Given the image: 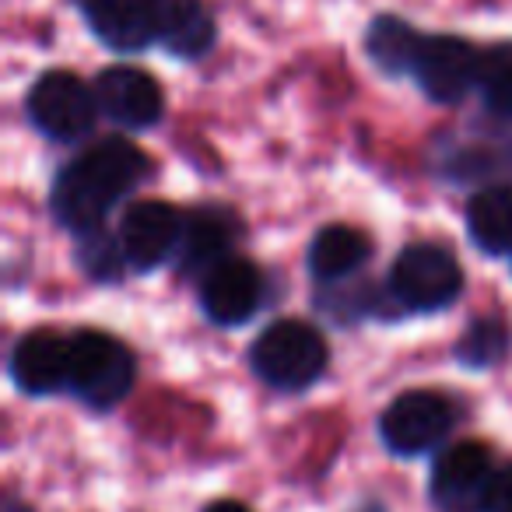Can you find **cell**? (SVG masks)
Here are the masks:
<instances>
[{
    "mask_svg": "<svg viewBox=\"0 0 512 512\" xmlns=\"http://www.w3.org/2000/svg\"><path fill=\"white\" fill-rule=\"evenodd\" d=\"M148 169V155L123 137H106V141L92 144L85 155L64 165L60 176L53 179V218L64 228H71L74 235L95 232V228H102L109 207L127 197L148 176Z\"/></svg>",
    "mask_w": 512,
    "mask_h": 512,
    "instance_id": "6da1fadb",
    "label": "cell"
},
{
    "mask_svg": "<svg viewBox=\"0 0 512 512\" xmlns=\"http://www.w3.org/2000/svg\"><path fill=\"white\" fill-rule=\"evenodd\" d=\"M249 369L274 390H309L327 369V341L309 323L281 320L253 341Z\"/></svg>",
    "mask_w": 512,
    "mask_h": 512,
    "instance_id": "7a4b0ae2",
    "label": "cell"
},
{
    "mask_svg": "<svg viewBox=\"0 0 512 512\" xmlns=\"http://www.w3.org/2000/svg\"><path fill=\"white\" fill-rule=\"evenodd\" d=\"M134 386V355L102 330H78L67 358V390L92 411L116 407Z\"/></svg>",
    "mask_w": 512,
    "mask_h": 512,
    "instance_id": "3957f363",
    "label": "cell"
},
{
    "mask_svg": "<svg viewBox=\"0 0 512 512\" xmlns=\"http://www.w3.org/2000/svg\"><path fill=\"white\" fill-rule=\"evenodd\" d=\"M386 288L407 313H439L449 302H456L463 271L453 249H446L442 242H414L393 260Z\"/></svg>",
    "mask_w": 512,
    "mask_h": 512,
    "instance_id": "277c9868",
    "label": "cell"
},
{
    "mask_svg": "<svg viewBox=\"0 0 512 512\" xmlns=\"http://www.w3.org/2000/svg\"><path fill=\"white\" fill-rule=\"evenodd\" d=\"M29 120L43 137L57 144H78L95 130L99 120V99L95 88H88L78 74L71 71H50L36 81L29 92Z\"/></svg>",
    "mask_w": 512,
    "mask_h": 512,
    "instance_id": "5b68a950",
    "label": "cell"
},
{
    "mask_svg": "<svg viewBox=\"0 0 512 512\" xmlns=\"http://www.w3.org/2000/svg\"><path fill=\"white\" fill-rule=\"evenodd\" d=\"M498 467L484 442H456L432 467V502L439 512H488Z\"/></svg>",
    "mask_w": 512,
    "mask_h": 512,
    "instance_id": "8992f818",
    "label": "cell"
},
{
    "mask_svg": "<svg viewBox=\"0 0 512 512\" xmlns=\"http://www.w3.org/2000/svg\"><path fill=\"white\" fill-rule=\"evenodd\" d=\"M456 425V407L435 390H407L379 418V435L397 456H421L439 449Z\"/></svg>",
    "mask_w": 512,
    "mask_h": 512,
    "instance_id": "52a82bcc",
    "label": "cell"
},
{
    "mask_svg": "<svg viewBox=\"0 0 512 512\" xmlns=\"http://www.w3.org/2000/svg\"><path fill=\"white\" fill-rule=\"evenodd\" d=\"M481 57L484 53H477L467 39L425 36L411 74L432 102H460L470 88L481 85Z\"/></svg>",
    "mask_w": 512,
    "mask_h": 512,
    "instance_id": "ba28073f",
    "label": "cell"
},
{
    "mask_svg": "<svg viewBox=\"0 0 512 512\" xmlns=\"http://www.w3.org/2000/svg\"><path fill=\"white\" fill-rule=\"evenodd\" d=\"M183 239V214L162 200H141L123 214L120 246L134 271H155L169 256L179 253Z\"/></svg>",
    "mask_w": 512,
    "mask_h": 512,
    "instance_id": "9c48e42d",
    "label": "cell"
},
{
    "mask_svg": "<svg viewBox=\"0 0 512 512\" xmlns=\"http://www.w3.org/2000/svg\"><path fill=\"white\" fill-rule=\"evenodd\" d=\"M264 302V274L246 260H225L200 278V306L218 327H242Z\"/></svg>",
    "mask_w": 512,
    "mask_h": 512,
    "instance_id": "30bf717a",
    "label": "cell"
},
{
    "mask_svg": "<svg viewBox=\"0 0 512 512\" xmlns=\"http://www.w3.org/2000/svg\"><path fill=\"white\" fill-rule=\"evenodd\" d=\"M95 99L106 120L120 123L130 130L155 127L162 120V88L151 74L137 71V67H109L95 81Z\"/></svg>",
    "mask_w": 512,
    "mask_h": 512,
    "instance_id": "8fae6325",
    "label": "cell"
},
{
    "mask_svg": "<svg viewBox=\"0 0 512 512\" xmlns=\"http://www.w3.org/2000/svg\"><path fill=\"white\" fill-rule=\"evenodd\" d=\"M67 358H71V337L57 330H32L11 351V379L29 397H50L67 390Z\"/></svg>",
    "mask_w": 512,
    "mask_h": 512,
    "instance_id": "7c38bea8",
    "label": "cell"
},
{
    "mask_svg": "<svg viewBox=\"0 0 512 512\" xmlns=\"http://www.w3.org/2000/svg\"><path fill=\"white\" fill-rule=\"evenodd\" d=\"M88 29L116 53H141L155 43V0H81Z\"/></svg>",
    "mask_w": 512,
    "mask_h": 512,
    "instance_id": "4fadbf2b",
    "label": "cell"
},
{
    "mask_svg": "<svg viewBox=\"0 0 512 512\" xmlns=\"http://www.w3.org/2000/svg\"><path fill=\"white\" fill-rule=\"evenodd\" d=\"M239 239V221L221 207H200L183 218V239H179V271L207 274L218 264L232 260V246Z\"/></svg>",
    "mask_w": 512,
    "mask_h": 512,
    "instance_id": "5bb4252c",
    "label": "cell"
},
{
    "mask_svg": "<svg viewBox=\"0 0 512 512\" xmlns=\"http://www.w3.org/2000/svg\"><path fill=\"white\" fill-rule=\"evenodd\" d=\"M155 43L179 60L204 57L214 43V18L204 0H155Z\"/></svg>",
    "mask_w": 512,
    "mask_h": 512,
    "instance_id": "9a60e30c",
    "label": "cell"
},
{
    "mask_svg": "<svg viewBox=\"0 0 512 512\" xmlns=\"http://www.w3.org/2000/svg\"><path fill=\"white\" fill-rule=\"evenodd\" d=\"M369 260V242L362 232H355L351 225H323L313 235L306 253L309 274L323 285L330 281H344Z\"/></svg>",
    "mask_w": 512,
    "mask_h": 512,
    "instance_id": "2e32d148",
    "label": "cell"
},
{
    "mask_svg": "<svg viewBox=\"0 0 512 512\" xmlns=\"http://www.w3.org/2000/svg\"><path fill=\"white\" fill-rule=\"evenodd\" d=\"M467 232L481 253H512V190L491 186L474 193V200L467 204Z\"/></svg>",
    "mask_w": 512,
    "mask_h": 512,
    "instance_id": "e0dca14e",
    "label": "cell"
},
{
    "mask_svg": "<svg viewBox=\"0 0 512 512\" xmlns=\"http://www.w3.org/2000/svg\"><path fill=\"white\" fill-rule=\"evenodd\" d=\"M365 50L383 74H411L421 50V36L404 18L379 15L365 32Z\"/></svg>",
    "mask_w": 512,
    "mask_h": 512,
    "instance_id": "ac0fdd59",
    "label": "cell"
},
{
    "mask_svg": "<svg viewBox=\"0 0 512 512\" xmlns=\"http://www.w3.org/2000/svg\"><path fill=\"white\" fill-rule=\"evenodd\" d=\"M509 355V327L495 316L488 320H477L467 327V334L456 344V358H460L467 369H491L502 358Z\"/></svg>",
    "mask_w": 512,
    "mask_h": 512,
    "instance_id": "d6986e66",
    "label": "cell"
},
{
    "mask_svg": "<svg viewBox=\"0 0 512 512\" xmlns=\"http://www.w3.org/2000/svg\"><path fill=\"white\" fill-rule=\"evenodd\" d=\"M481 95L495 116H512V43L495 46L481 57Z\"/></svg>",
    "mask_w": 512,
    "mask_h": 512,
    "instance_id": "ffe728a7",
    "label": "cell"
},
{
    "mask_svg": "<svg viewBox=\"0 0 512 512\" xmlns=\"http://www.w3.org/2000/svg\"><path fill=\"white\" fill-rule=\"evenodd\" d=\"M78 253H81V267H85L95 281H116L123 274V264H127L120 242L102 235L99 228H95V232H85V242H81Z\"/></svg>",
    "mask_w": 512,
    "mask_h": 512,
    "instance_id": "44dd1931",
    "label": "cell"
},
{
    "mask_svg": "<svg viewBox=\"0 0 512 512\" xmlns=\"http://www.w3.org/2000/svg\"><path fill=\"white\" fill-rule=\"evenodd\" d=\"M488 512H512V467L498 470L495 495H491V509Z\"/></svg>",
    "mask_w": 512,
    "mask_h": 512,
    "instance_id": "7402d4cb",
    "label": "cell"
},
{
    "mask_svg": "<svg viewBox=\"0 0 512 512\" xmlns=\"http://www.w3.org/2000/svg\"><path fill=\"white\" fill-rule=\"evenodd\" d=\"M204 512H253V509H246L242 502H232V498H225V502H211Z\"/></svg>",
    "mask_w": 512,
    "mask_h": 512,
    "instance_id": "603a6c76",
    "label": "cell"
}]
</instances>
